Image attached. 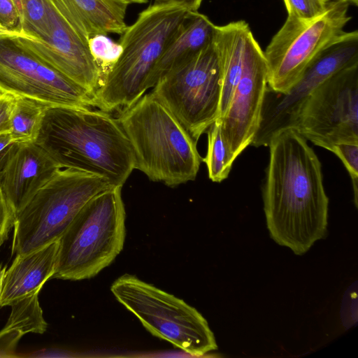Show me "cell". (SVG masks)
Listing matches in <instances>:
<instances>
[{
  "label": "cell",
  "instance_id": "obj_1",
  "mask_svg": "<svg viewBox=\"0 0 358 358\" xmlns=\"http://www.w3.org/2000/svg\"><path fill=\"white\" fill-rule=\"evenodd\" d=\"M268 146L262 189L267 229L276 243L303 255L327 231L329 198L322 165L294 128L278 134Z\"/></svg>",
  "mask_w": 358,
  "mask_h": 358
},
{
  "label": "cell",
  "instance_id": "obj_2",
  "mask_svg": "<svg viewBox=\"0 0 358 358\" xmlns=\"http://www.w3.org/2000/svg\"><path fill=\"white\" fill-rule=\"evenodd\" d=\"M61 169L90 173L112 186L125 183L135 160L117 118L92 108L47 107L34 141Z\"/></svg>",
  "mask_w": 358,
  "mask_h": 358
},
{
  "label": "cell",
  "instance_id": "obj_3",
  "mask_svg": "<svg viewBox=\"0 0 358 358\" xmlns=\"http://www.w3.org/2000/svg\"><path fill=\"white\" fill-rule=\"evenodd\" d=\"M117 118L130 143L135 169L169 187L195 180L202 162L197 142L151 92Z\"/></svg>",
  "mask_w": 358,
  "mask_h": 358
},
{
  "label": "cell",
  "instance_id": "obj_4",
  "mask_svg": "<svg viewBox=\"0 0 358 358\" xmlns=\"http://www.w3.org/2000/svg\"><path fill=\"white\" fill-rule=\"evenodd\" d=\"M189 13L177 5L154 3L138 14L121 34L122 52L95 92L96 108L120 112L145 94L154 68Z\"/></svg>",
  "mask_w": 358,
  "mask_h": 358
},
{
  "label": "cell",
  "instance_id": "obj_5",
  "mask_svg": "<svg viewBox=\"0 0 358 358\" xmlns=\"http://www.w3.org/2000/svg\"><path fill=\"white\" fill-rule=\"evenodd\" d=\"M125 220L122 187L113 186L93 196L59 238L52 278L90 279L108 266L123 249Z\"/></svg>",
  "mask_w": 358,
  "mask_h": 358
},
{
  "label": "cell",
  "instance_id": "obj_6",
  "mask_svg": "<svg viewBox=\"0 0 358 358\" xmlns=\"http://www.w3.org/2000/svg\"><path fill=\"white\" fill-rule=\"evenodd\" d=\"M113 187L100 176L59 170L17 215L12 255L28 253L59 240L84 205Z\"/></svg>",
  "mask_w": 358,
  "mask_h": 358
},
{
  "label": "cell",
  "instance_id": "obj_7",
  "mask_svg": "<svg viewBox=\"0 0 358 358\" xmlns=\"http://www.w3.org/2000/svg\"><path fill=\"white\" fill-rule=\"evenodd\" d=\"M110 291L153 336L185 353L199 357L217 349L206 320L182 299L128 273L117 278Z\"/></svg>",
  "mask_w": 358,
  "mask_h": 358
},
{
  "label": "cell",
  "instance_id": "obj_8",
  "mask_svg": "<svg viewBox=\"0 0 358 358\" xmlns=\"http://www.w3.org/2000/svg\"><path fill=\"white\" fill-rule=\"evenodd\" d=\"M150 92L197 142L219 117L222 76L213 41L163 75Z\"/></svg>",
  "mask_w": 358,
  "mask_h": 358
},
{
  "label": "cell",
  "instance_id": "obj_9",
  "mask_svg": "<svg viewBox=\"0 0 358 358\" xmlns=\"http://www.w3.org/2000/svg\"><path fill=\"white\" fill-rule=\"evenodd\" d=\"M350 5L328 1L324 11L309 20L287 16L264 51L271 90L286 93L313 59L345 31Z\"/></svg>",
  "mask_w": 358,
  "mask_h": 358
},
{
  "label": "cell",
  "instance_id": "obj_10",
  "mask_svg": "<svg viewBox=\"0 0 358 358\" xmlns=\"http://www.w3.org/2000/svg\"><path fill=\"white\" fill-rule=\"evenodd\" d=\"M0 92L48 107L96 108L94 93L35 55L17 36L0 35Z\"/></svg>",
  "mask_w": 358,
  "mask_h": 358
},
{
  "label": "cell",
  "instance_id": "obj_11",
  "mask_svg": "<svg viewBox=\"0 0 358 358\" xmlns=\"http://www.w3.org/2000/svg\"><path fill=\"white\" fill-rule=\"evenodd\" d=\"M358 64V31H344L309 63L299 80L286 92L266 90L259 129L251 143L268 146L283 130L294 128L307 100L327 79Z\"/></svg>",
  "mask_w": 358,
  "mask_h": 358
},
{
  "label": "cell",
  "instance_id": "obj_12",
  "mask_svg": "<svg viewBox=\"0 0 358 358\" xmlns=\"http://www.w3.org/2000/svg\"><path fill=\"white\" fill-rule=\"evenodd\" d=\"M294 129L331 152L338 144H358V64L334 73L313 92Z\"/></svg>",
  "mask_w": 358,
  "mask_h": 358
},
{
  "label": "cell",
  "instance_id": "obj_13",
  "mask_svg": "<svg viewBox=\"0 0 358 358\" xmlns=\"http://www.w3.org/2000/svg\"><path fill=\"white\" fill-rule=\"evenodd\" d=\"M267 86L268 68L264 52L253 37L228 109L220 118L222 136L233 163L250 145L259 129Z\"/></svg>",
  "mask_w": 358,
  "mask_h": 358
},
{
  "label": "cell",
  "instance_id": "obj_14",
  "mask_svg": "<svg viewBox=\"0 0 358 358\" xmlns=\"http://www.w3.org/2000/svg\"><path fill=\"white\" fill-rule=\"evenodd\" d=\"M48 33L34 41L20 37L22 44L66 77L95 94L101 83L100 70L88 43L73 29L52 0H45Z\"/></svg>",
  "mask_w": 358,
  "mask_h": 358
},
{
  "label": "cell",
  "instance_id": "obj_15",
  "mask_svg": "<svg viewBox=\"0 0 358 358\" xmlns=\"http://www.w3.org/2000/svg\"><path fill=\"white\" fill-rule=\"evenodd\" d=\"M60 169L35 142L6 148L0 155V186L16 216Z\"/></svg>",
  "mask_w": 358,
  "mask_h": 358
},
{
  "label": "cell",
  "instance_id": "obj_16",
  "mask_svg": "<svg viewBox=\"0 0 358 358\" xmlns=\"http://www.w3.org/2000/svg\"><path fill=\"white\" fill-rule=\"evenodd\" d=\"M59 240L41 248L16 255L5 271L0 292V308L39 292L55 272Z\"/></svg>",
  "mask_w": 358,
  "mask_h": 358
},
{
  "label": "cell",
  "instance_id": "obj_17",
  "mask_svg": "<svg viewBox=\"0 0 358 358\" xmlns=\"http://www.w3.org/2000/svg\"><path fill=\"white\" fill-rule=\"evenodd\" d=\"M73 29L87 43L92 37L122 34L129 3L122 0H52Z\"/></svg>",
  "mask_w": 358,
  "mask_h": 358
},
{
  "label": "cell",
  "instance_id": "obj_18",
  "mask_svg": "<svg viewBox=\"0 0 358 358\" xmlns=\"http://www.w3.org/2000/svg\"><path fill=\"white\" fill-rule=\"evenodd\" d=\"M216 25L206 15L189 11L165 48L148 80L152 88L166 72L191 58L213 41Z\"/></svg>",
  "mask_w": 358,
  "mask_h": 358
},
{
  "label": "cell",
  "instance_id": "obj_19",
  "mask_svg": "<svg viewBox=\"0 0 358 358\" xmlns=\"http://www.w3.org/2000/svg\"><path fill=\"white\" fill-rule=\"evenodd\" d=\"M10 118L14 142H34L47 106L31 99L15 96Z\"/></svg>",
  "mask_w": 358,
  "mask_h": 358
},
{
  "label": "cell",
  "instance_id": "obj_20",
  "mask_svg": "<svg viewBox=\"0 0 358 358\" xmlns=\"http://www.w3.org/2000/svg\"><path fill=\"white\" fill-rule=\"evenodd\" d=\"M38 293L20 299L10 306L11 313L3 332H14L23 336L27 333L43 334L47 329V322L38 301Z\"/></svg>",
  "mask_w": 358,
  "mask_h": 358
},
{
  "label": "cell",
  "instance_id": "obj_21",
  "mask_svg": "<svg viewBox=\"0 0 358 358\" xmlns=\"http://www.w3.org/2000/svg\"><path fill=\"white\" fill-rule=\"evenodd\" d=\"M208 148L202 159L207 167L208 178L215 182L225 180L231 169V161L221 130V120L217 118L207 129Z\"/></svg>",
  "mask_w": 358,
  "mask_h": 358
},
{
  "label": "cell",
  "instance_id": "obj_22",
  "mask_svg": "<svg viewBox=\"0 0 358 358\" xmlns=\"http://www.w3.org/2000/svg\"><path fill=\"white\" fill-rule=\"evenodd\" d=\"M20 17L21 31L34 41L48 33L45 0H13Z\"/></svg>",
  "mask_w": 358,
  "mask_h": 358
},
{
  "label": "cell",
  "instance_id": "obj_23",
  "mask_svg": "<svg viewBox=\"0 0 358 358\" xmlns=\"http://www.w3.org/2000/svg\"><path fill=\"white\" fill-rule=\"evenodd\" d=\"M88 46L100 70L102 83L120 56L122 46L118 42L115 43L107 35L103 34L96 35L90 38Z\"/></svg>",
  "mask_w": 358,
  "mask_h": 358
},
{
  "label": "cell",
  "instance_id": "obj_24",
  "mask_svg": "<svg viewBox=\"0 0 358 358\" xmlns=\"http://www.w3.org/2000/svg\"><path fill=\"white\" fill-rule=\"evenodd\" d=\"M331 152L343 162L352 183L355 203L357 206L358 198V144L341 143L334 146Z\"/></svg>",
  "mask_w": 358,
  "mask_h": 358
},
{
  "label": "cell",
  "instance_id": "obj_25",
  "mask_svg": "<svg viewBox=\"0 0 358 358\" xmlns=\"http://www.w3.org/2000/svg\"><path fill=\"white\" fill-rule=\"evenodd\" d=\"M287 16L301 20H312L326 9V0H283Z\"/></svg>",
  "mask_w": 358,
  "mask_h": 358
},
{
  "label": "cell",
  "instance_id": "obj_26",
  "mask_svg": "<svg viewBox=\"0 0 358 358\" xmlns=\"http://www.w3.org/2000/svg\"><path fill=\"white\" fill-rule=\"evenodd\" d=\"M15 213L7 201L0 186V247L8 238L15 220Z\"/></svg>",
  "mask_w": 358,
  "mask_h": 358
},
{
  "label": "cell",
  "instance_id": "obj_27",
  "mask_svg": "<svg viewBox=\"0 0 358 358\" xmlns=\"http://www.w3.org/2000/svg\"><path fill=\"white\" fill-rule=\"evenodd\" d=\"M0 24L8 29L22 32L19 15L13 0H0Z\"/></svg>",
  "mask_w": 358,
  "mask_h": 358
},
{
  "label": "cell",
  "instance_id": "obj_28",
  "mask_svg": "<svg viewBox=\"0 0 358 358\" xmlns=\"http://www.w3.org/2000/svg\"><path fill=\"white\" fill-rule=\"evenodd\" d=\"M15 99L11 94L0 92V134L10 132V118Z\"/></svg>",
  "mask_w": 358,
  "mask_h": 358
},
{
  "label": "cell",
  "instance_id": "obj_29",
  "mask_svg": "<svg viewBox=\"0 0 358 358\" xmlns=\"http://www.w3.org/2000/svg\"><path fill=\"white\" fill-rule=\"evenodd\" d=\"M22 336L17 333L0 331V353H3L4 356L8 357L6 353L13 352Z\"/></svg>",
  "mask_w": 358,
  "mask_h": 358
},
{
  "label": "cell",
  "instance_id": "obj_30",
  "mask_svg": "<svg viewBox=\"0 0 358 358\" xmlns=\"http://www.w3.org/2000/svg\"><path fill=\"white\" fill-rule=\"evenodd\" d=\"M203 0H155V3L173 4L189 11H197Z\"/></svg>",
  "mask_w": 358,
  "mask_h": 358
},
{
  "label": "cell",
  "instance_id": "obj_31",
  "mask_svg": "<svg viewBox=\"0 0 358 358\" xmlns=\"http://www.w3.org/2000/svg\"><path fill=\"white\" fill-rule=\"evenodd\" d=\"M13 143L15 142L10 133L0 134V155Z\"/></svg>",
  "mask_w": 358,
  "mask_h": 358
},
{
  "label": "cell",
  "instance_id": "obj_32",
  "mask_svg": "<svg viewBox=\"0 0 358 358\" xmlns=\"http://www.w3.org/2000/svg\"><path fill=\"white\" fill-rule=\"evenodd\" d=\"M0 35H13L31 39L29 37H28L26 34H23L22 32L8 29V28L3 27L1 24H0Z\"/></svg>",
  "mask_w": 358,
  "mask_h": 358
},
{
  "label": "cell",
  "instance_id": "obj_33",
  "mask_svg": "<svg viewBox=\"0 0 358 358\" xmlns=\"http://www.w3.org/2000/svg\"><path fill=\"white\" fill-rule=\"evenodd\" d=\"M6 268H0V292L2 287L3 280L5 274Z\"/></svg>",
  "mask_w": 358,
  "mask_h": 358
},
{
  "label": "cell",
  "instance_id": "obj_34",
  "mask_svg": "<svg viewBox=\"0 0 358 358\" xmlns=\"http://www.w3.org/2000/svg\"><path fill=\"white\" fill-rule=\"evenodd\" d=\"M127 3H145L148 1V0H122Z\"/></svg>",
  "mask_w": 358,
  "mask_h": 358
},
{
  "label": "cell",
  "instance_id": "obj_35",
  "mask_svg": "<svg viewBox=\"0 0 358 358\" xmlns=\"http://www.w3.org/2000/svg\"><path fill=\"white\" fill-rule=\"evenodd\" d=\"M327 1H345V2H348L349 3L350 5L352 4L355 6H357L358 5V0H326Z\"/></svg>",
  "mask_w": 358,
  "mask_h": 358
}]
</instances>
